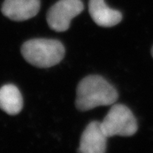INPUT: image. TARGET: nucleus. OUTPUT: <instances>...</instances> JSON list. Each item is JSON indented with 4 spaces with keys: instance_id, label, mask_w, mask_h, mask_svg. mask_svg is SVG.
<instances>
[{
    "instance_id": "obj_2",
    "label": "nucleus",
    "mask_w": 153,
    "mask_h": 153,
    "mask_svg": "<svg viewBox=\"0 0 153 153\" xmlns=\"http://www.w3.org/2000/svg\"><path fill=\"white\" fill-rule=\"evenodd\" d=\"M24 59L38 68H48L60 62L65 56V48L56 39L34 38L27 41L21 47Z\"/></svg>"
},
{
    "instance_id": "obj_7",
    "label": "nucleus",
    "mask_w": 153,
    "mask_h": 153,
    "mask_svg": "<svg viewBox=\"0 0 153 153\" xmlns=\"http://www.w3.org/2000/svg\"><path fill=\"white\" fill-rule=\"evenodd\" d=\"M88 8L94 22L100 27H114L123 19L122 13L118 10L109 8L105 0H89Z\"/></svg>"
},
{
    "instance_id": "obj_3",
    "label": "nucleus",
    "mask_w": 153,
    "mask_h": 153,
    "mask_svg": "<svg viewBox=\"0 0 153 153\" xmlns=\"http://www.w3.org/2000/svg\"><path fill=\"white\" fill-rule=\"evenodd\" d=\"M102 127L108 137L114 136L131 137L137 132V120L127 106L114 104L101 122Z\"/></svg>"
},
{
    "instance_id": "obj_6",
    "label": "nucleus",
    "mask_w": 153,
    "mask_h": 153,
    "mask_svg": "<svg viewBox=\"0 0 153 153\" xmlns=\"http://www.w3.org/2000/svg\"><path fill=\"white\" fill-rule=\"evenodd\" d=\"M40 7V0H5L2 13L10 20L24 21L36 16Z\"/></svg>"
},
{
    "instance_id": "obj_4",
    "label": "nucleus",
    "mask_w": 153,
    "mask_h": 153,
    "mask_svg": "<svg viewBox=\"0 0 153 153\" xmlns=\"http://www.w3.org/2000/svg\"><path fill=\"white\" fill-rule=\"evenodd\" d=\"M84 10L81 0H59L47 13V23L52 30L63 32L69 29L73 18Z\"/></svg>"
},
{
    "instance_id": "obj_1",
    "label": "nucleus",
    "mask_w": 153,
    "mask_h": 153,
    "mask_svg": "<svg viewBox=\"0 0 153 153\" xmlns=\"http://www.w3.org/2000/svg\"><path fill=\"white\" fill-rule=\"evenodd\" d=\"M114 87L99 75H89L79 82L75 105L80 111H88L101 105H109L118 99Z\"/></svg>"
},
{
    "instance_id": "obj_9",
    "label": "nucleus",
    "mask_w": 153,
    "mask_h": 153,
    "mask_svg": "<svg viewBox=\"0 0 153 153\" xmlns=\"http://www.w3.org/2000/svg\"><path fill=\"white\" fill-rule=\"evenodd\" d=\"M152 56L153 57V46H152Z\"/></svg>"
},
{
    "instance_id": "obj_8",
    "label": "nucleus",
    "mask_w": 153,
    "mask_h": 153,
    "mask_svg": "<svg viewBox=\"0 0 153 153\" xmlns=\"http://www.w3.org/2000/svg\"><path fill=\"white\" fill-rule=\"evenodd\" d=\"M0 109L9 115H16L23 109L21 93L13 85H6L0 88Z\"/></svg>"
},
{
    "instance_id": "obj_5",
    "label": "nucleus",
    "mask_w": 153,
    "mask_h": 153,
    "mask_svg": "<svg viewBox=\"0 0 153 153\" xmlns=\"http://www.w3.org/2000/svg\"><path fill=\"white\" fill-rule=\"evenodd\" d=\"M107 138L101 122L92 121L88 124L82 133L77 151L83 153L105 152Z\"/></svg>"
}]
</instances>
